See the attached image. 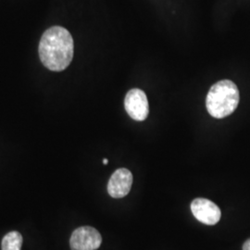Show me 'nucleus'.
Returning a JSON list of instances; mask_svg holds the SVG:
<instances>
[{"mask_svg":"<svg viewBox=\"0 0 250 250\" xmlns=\"http://www.w3.org/2000/svg\"><path fill=\"white\" fill-rule=\"evenodd\" d=\"M39 58L46 69L62 72L72 62L74 53L73 39L70 32L62 26L48 28L40 39Z\"/></svg>","mask_w":250,"mask_h":250,"instance_id":"nucleus-1","label":"nucleus"},{"mask_svg":"<svg viewBox=\"0 0 250 250\" xmlns=\"http://www.w3.org/2000/svg\"><path fill=\"white\" fill-rule=\"evenodd\" d=\"M239 99V91L233 82L220 81L208 91L206 99V107L211 116L223 119L231 115L236 109Z\"/></svg>","mask_w":250,"mask_h":250,"instance_id":"nucleus-2","label":"nucleus"},{"mask_svg":"<svg viewBox=\"0 0 250 250\" xmlns=\"http://www.w3.org/2000/svg\"><path fill=\"white\" fill-rule=\"evenodd\" d=\"M125 110L128 115L137 122H143L149 114L147 97L142 90H130L125 99Z\"/></svg>","mask_w":250,"mask_h":250,"instance_id":"nucleus-3","label":"nucleus"},{"mask_svg":"<svg viewBox=\"0 0 250 250\" xmlns=\"http://www.w3.org/2000/svg\"><path fill=\"white\" fill-rule=\"evenodd\" d=\"M102 243L99 231L91 226H83L72 232L70 240L72 250H97Z\"/></svg>","mask_w":250,"mask_h":250,"instance_id":"nucleus-4","label":"nucleus"},{"mask_svg":"<svg viewBox=\"0 0 250 250\" xmlns=\"http://www.w3.org/2000/svg\"><path fill=\"white\" fill-rule=\"evenodd\" d=\"M191 210L197 221L207 225L218 224L222 216L220 208L206 198H196L191 204Z\"/></svg>","mask_w":250,"mask_h":250,"instance_id":"nucleus-5","label":"nucleus"},{"mask_svg":"<svg viewBox=\"0 0 250 250\" xmlns=\"http://www.w3.org/2000/svg\"><path fill=\"white\" fill-rule=\"evenodd\" d=\"M133 174L130 170L121 168L114 171L107 184V192L113 198H123L127 196L133 186Z\"/></svg>","mask_w":250,"mask_h":250,"instance_id":"nucleus-6","label":"nucleus"},{"mask_svg":"<svg viewBox=\"0 0 250 250\" xmlns=\"http://www.w3.org/2000/svg\"><path fill=\"white\" fill-rule=\"evenodd\" d=\"M22 245V236L19 232H13L7 233L1 244L2 250H21Z\"/></svg>","mask_w":250,"mask_h":250,"instance_id":"nucleus-7","label":"nucleus"},{"mask_svg":"<svg viewBox=\"0 0 250 250\" xmlns=\"http://www.w3.org/2000/svg\"><path fill=\"white\" fill-rule=\"evenodd\" d=\"M243 250H250V239L247 240L243 245Z\"/></svg>","mask_w":250,"mask_h":250,"instance_id":"nucleus-8","label":"nucleus"},{"mask_svg":"<svg viewBox=\"0 0 250 250\" xmlns=\"http://www.w3.org/2000/svg\"><path fill=\"white\" fill-rule=\"evenodd\" d=\"M103 163H104L105 165H107V163H108V161H107V159H104V160H103Z\"/></svg>","mask_w":250,"mask_h":250,"instance_id":"nucleus-9","label":"nucleus"}]
</instances>
